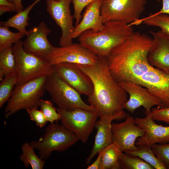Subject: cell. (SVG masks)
Here are the masks:
<instances>
[{
    "label": "cell",
    "instance_id": "1",
    "mask_svg": "<svg viewBox=\"0 0 169 169\" xmlns=\"http://www.w3.org/2000/svg\"><path fill=\"white\" fill-rule=\"evenodd\" d=\"M153 38L134 32L124 42L113 49L107 57L109 68L118 83L131 81L146 88L159 100L161 107H169V71L156 68L147 56Z\"/></svg>",
    "mask_w": 169,
    "mask_h": 169
},
{
    "label": "cell",
    "instance_id": "2",
    "mask_svg": "<svg viewBox=\"0 0 169 169\" xmlns=\"http://www.w3.org/2000/svg\"><path fill=\"white\" fill-rule=\"evenodd\" d=\"M77 64L92 82L93 92L88 100L99 117L117 120L126 118L128 115L123 110L128 100L127 95L113 78L107 57L98 56L97 61L93 64Z\"/></svg>",
    "mask_w": 169,
    "mask_h": 169
},
{
    "label": "cell",
    "instance_id": "3",
    "mask_svg": "<svg viewBox=\"0 0 169 169\" xmlns=\"http://www.w3.org/2000/svg\"><path fill=\"white\" fill-rule=\"evenodd\" d=\"M101 30L90 29L78 37L80 43L98 56L107 57L115 47L125 40L134 32L132 26L123 21H109Z\"/></svg>",
    "mask_w": 169,
    "mask_h": 169
},
{
    "label": "cell",
    "instance_id": "4",
    "mask_svg": "<svg viewBox=\"0 0 169 169\" xmlns=\"http://www.w3.org/2000/svg\"><path fill=\"white\" fill-rule=\"evenodd\" d=\"M47 77L42 76L15 86L4 111L6 118L20 110L38 108L44 94Z\"/></svg>",
    "mask_w": 169,
    "mask_h": 169
},
{
    "label": "cell",
    "instance_id": "5",
    "mask_svg": "<svg viewBox=\"0 0 169 169\" xmlns=\"http://www.w3.org/2000/svg\"><path fill=\"white\" fill-rule=\"evenodd\" d=\"M79 140L76 136L63 125L51 123L46 128L42 137L30 144L39 151V157L45 160L54 151H64Z\"/></svg>",
    "mask_w": 169,
    "mask_h": 169
},
{
    "label": "cell",
    "instance_id": "6",
    "mask_svg": "<svg viewBox=\"0 0 169 169\" xmlns=\"http://www.w3.org/2000/svg\"><path fill=\"white\" fill-rule=\"evenodd\" d=\"M44 88L52 102L59 109L70 111L81 108L95 111L83 100L81 94L61 78L55 70L47 76Z\"/></svg>",
    "mask_w": 169,
    "mask_h": 169
},
{
    "label": "cell",
    "instance_id": "7",
    "mask_svg": "<svg viewBox=\"0 0 169 169\" xmlns=\"http://www.w3.org/2000/svg\"><path fill=\"white\" fill-rule=\"evenodd\" d=\"M20 40L12 46L16 64L18 80L16 85L31 80L47 76L54 71V65L47 61L26 52Z\"/></svg>",
    "mask_w": 169,
    "mask_h": 169
},
{
    "label": "cell",
    "instance_id": "8",
    "mask_svg": "<svg viewBox=\"0 0 169 169\" xmlns=\"http://www.w3.org/2000/svg\"><path fill=\"white\" fill-rule=\"evenodd\" d=\"M146 3V0H103L100 8L102 22L134 23L140 19Z\"/></svg>",
    "mask_w": 169,
    "mask_h": 169
},
{
    "label": "cell",
    "instance_id": "9",
    "mask_svg": "<svg viewBox=\"0 0 169 169\" xmlns=\"http://www.w3.org/2000/svg\"><path fill=\"white\" fill-rule=\"evenodd\" d=\"M57 111L60 116L62 125L85 143L99 117L97 113L81 108L68 111L58 108Z\"/></svg>",
    "mask_w": 169,
    "mask_h": 169
},
{
    "label": "cell",
    "instance_id": "10",
    "mask_svg": "<svg viewBox=\"0 0 169 169\" xmlns=\"http://www.w3.org/2000/svg\"><path fill=\"white\" fill-rule=\"evenodd\" d=\"M46 2L47 12L61 30L59 46L72 44L75 27L73 23L74 17L71 14L70 9L72 0H46Z\"/></svg>",
    "mask_w": 169,
    "mask_h": 169
},
{
    "label": "cell",
    "instance_id": "11",
    "mask_svg": "<svg viewBox=\"0 0 169 169\" xmlns=\"http://www.w3.org/2000/svg\"><path fill=\"white\" fill-rule=\"evenodd\" d=\"M50 32L43 22L31 28L28 31L26 38L23 41V50L28 53L49 62L54 48L47 38Z\"/></svg>",
    "mask_w": 169,
    "mask_h": 169
},
{
    "label": "cell",
    "instance_id": "12",
    "mask_svg": "<svg viewBox=\"0 0 169 169\" xmlns=\"http://www.w3.org/2000/svg\"><path fill=\"white\" fill-rule=\"evenodd\" d=\"M112 142L115 143L122 152L136 150L138 146L135 145L137 138L143 136L144 130L137 125L135 119L128 115L124 122L119 123H111Z\"/></svg>",
    "mask_w": 169,
    "mask_h": 169
},
{
    "label": "cell",
    "instance_id": "13",
    "mask_svg": "<svg viewBox=\"0 0 169 169\" xmlns=\"http://www.w3.org/2000/svg\"><path fill=\"white\" fill-rule=\"evenodd\" d=\"M98 56L80 43H73L63 47H54L49 62L52 65L63 62L84 65H91Z\"/></svg>",
    "mask_w": 169,
    "mask_h": 169
},
{
    "label": "cell",
    "instance_id": "14",
    "mask_svg": "<svg viewBox=\"0 0 169 169\" xmlns=\"http://www.w3.org/2000/svg\"><path fill=\"white\" fill-rule=\"evenodd\" d=\"M54 66L60 77L79 94L88 97L92 95L94 91L92 81L76 64L63 62Z\"/></svg>",
    "mask_w": 169,
    "mask_h": 169
},
{
    "label": "cell",
    "instance_id": "15",
    "mask_svg": "<svg viewBox=\"0 0 169 169\" xmlns=\"http://www.w3.org/2000/svg\"><path fill=\"white\" fill-rule=\"evenodd\" d=\"M118 84L129 95V99L124 109L130 113H133L137 108L143 106L146 109V115L151 112V108L153 106H161V101L141 85L130 81H124Z\"/></svg>",
    "mask_w": 169,
    "mask_h": 169
},
{
    "label": "cell",
    "instance_id": "16",
    "mask_svg": "<svg viewBox=\"0 0 169 169\" xmlns=\"http://www.w3.org/2000/svg\"><path fill=\"white\" fill-rule=\"evenodd\" d=\"M151 113L146 115L145 117L135 118L136 124L145 132L143 136L137 138L135 142L137 146L147 144L151 146L156 143L164 144L169 142V126L156 123Z\"/></svg>",
    "mask_w": 169,
    "mask_h": 169
},
{
    "label": "cell",
    "instance_id": "17",
    "mask_svg": "<svg viewBox=\"0 0 169 169\" xmlns=\"http://www.w3.org/2000/svg\"><path fill=\"white\" fill-rule=\"evenodd\" d=\"M153 42L147 59L152 66L166 72L169 71V35L161 30L150 31Z\"/></svg>",
    "mask_w": 169,
    "mask_h": 169
},
{
    "label": "cell",
    "instance_id": "18",
    "mask_svg": "<svg viewBox=\"0 0 169 169\" xmlns=\"http://www.w3.org/2000/svg\"><path fill=\"white\" fill-rule=\"evenodd\" d=\"M103 0H96L86 7L79 23L74 27L73 39L78 37L84 32L90 29L98 32L104 27L101 15L100 8Z\"/></svg>",
    "mask_w": 169,
    "mask_h": 169
},
{
    "label": "cell",
    "instance_id": "19",
    "mask_svg": "<svg viewBox=\"0 0 169 169\" xmlns=\"http://www.w3.org/2000/svg\"><path fill=\"white\" fill-rule=\"evenodd\" d=\"M114 120L115 119L113 118H100L95 123L94 128L97 130V133L93 147L86 160V164H89L97 153L112 142L111 124Z\"/></svg>",
    "mask_w": 169,
    "mask_h": 169
},
{
    "label": "cell",
    "instance_id": "20",
    "mask_svg": "<svg viewBox=\"0 0 169 169\" xmlns=\"http://www.w3.org/2000/svg\"><path fill=\"white\" fill-rule=\"evenodd\" d=\"M41 0H35L25 9L17 13L7 21H1L0 25L14 28L26 35L28 31L26 30V27L29 24L28 22L30 18L28 16L29 13L33 8Z\"/></svg>",
    "mask_w": 169,
    "mask_h": 169
},
{
    "label": "cell",
    "instance_id": "21",
    "mask_svg": "<svg viewBox=\"0 0 169 169\" xmlns=\"http://www.w3.org/2000/svg\"><path fill=\"white\" fill-rule=\"evenodd\" d=\"M102 152L99 169L121 168L119 157L122 152L115 143L112 142Z\"/></svg>",
    "mask_w": 169,
    "mask_h": 169
},
{
    "label": "cell",
    "instance_id": "22",
    "mask_svg": "<svg viewBox=\"0 0 169 169\" xmlns=\"http://www.w3.org/2000/svg\"><path fill=\"white\" fill-rule=\"evenodd\" d=\"M34 149L30 143H24L21 146L22 153L19 156V159L26 167L31 166L32 169H42L45 161L36 155Z\"/></svg>",
    "mask_w": 169,
    "mask_h": 169
},
{
    "label": "cell",
    "instance_id": "23",
    "mask_svg": "<svg viewBox=\"0 0 169 169\" xmlns=\"http://www.w3.org/2000/svg\"><path fill=\"white\" fill-rule=\"evenodd\" d=\"M138 146L136 150L128 151L127 154L137 156L149 163L155 169H166L163 163L156 156L151 146L147 144Z\"/></svg>",
    "mask_w": 169,
    "mask_h": 169
},
{
    "label": "cell",
    "instance_id": "24",
    "mask_svg": "<svg viewBox=\"0 0 169 169\" xmlns=\"http://www.w3.org/2000/svg\"><path fill=\"white\" fill-rule=\"evenodd\" d=\"M12 47L0 50V81L6 75L16 72V62Z\"/></svg>",
    "mask_w": 169,
    "mask_h": 169
},
{
    "label": "cell",
    "instance_id": "25",
    "mask_svg": "<svg viewBox=\"0 0 169 169\" xmlns=\"http://www.w3.org/2000/svg\"><path fill=\"white\" fill-rule=\"evenodd\" d=\"M141 23L149 26L159 27L161 30L169 35V15L166 14L150 13L143 19H140L134 23L138 25Z\"/></svg>",
    "mask_w": 169,
    "mask_h": 169
},
{
    "label": "cell",
    "instance_id": "26",
    "mask_svg": "<svg viewBox=\"0 0 169 169\" xmlns=\"http://www.w3.org/2000/svg\"><path fill=\"white\" fill-rule=\"evenodd\" d=\"M18 78L17 73L8 74L4 77L0 84V108L10 98L14 86L17 84Z\"/></svg>",
    "mask_w": 169,
    "mask_h": 169
},
{
    "label": "cell",
    "instance_id": "27",
    "mask_svg": "<svg viewBox=\"0 0 169 169\" xmlns=\"http://www.w3.org/2000/svg\"><path fill=\"white\" fill-rule=\"evenodd\" d=\"M121 168L124 169H154L149 163L139 157L122 153L119 157Z\"/></svg>",
    "mask_w": 169,
    "mask_h": 169
},
{
    "label": "cell",
    "instance_id": "28",
    "mask_svg": "<svg viewBox=\"0 0 169 169\" xmlns=\"http://www.w3.org/2000/svg\"><path fill=\"white\" fill-rule=\"evenodd\" d=\"M24 34L20 32H13L9 27L0 25V50L12 47L13 44L18 43Z\"/></svg>",
    "mask_w": 169,
    "mask_h": 169
},
{
    "label": "cell",
    "instance_id": "29",
    "mask_svg": "<svg viewBox=\"0 0 169 169\" xmlns=\"http://www.w3.org/2000/svg\"><path fill=\"white\" fill-rule=\"evenodd\" d=\"M39 107H40V110L43 113L48 121L53 123L54 122H57L59 120H61L60 115L51 101L41 99L39 103Z\"/></svg>",
    "mask_w": 169,
    "mask_h": 169
},
{
    "label": "cell",
    "instance_id": "30",
    "mask_svg": "<svg viewBox=\"0 0 169 169\" xmlns=\"http://www.w3.org/2000/svg\"><path fill=\"white\" fill-rule=\"evenodd\" d=\"M156 156L164 164L166 169H169V142L164 144L156 143L151 146Z\"/></svg>",
    "mask_w": 169,
    "mask_h": 169
},
{
    "label": "cell",
    "instance_id": "31",
    "mask_svg": "<svg viewBox=\"0 0 169 169\" xmlns=\"http://www.w3.org/2000/svg\"><path fill=\"white\" fill-rule=\"evenodd\" d=\"M96 0H72L73 5L74 18L76 20L75 27L80 21L82 17V12L88 4Z\"/></svg>",
    "mask_w": 169,
    "mask_h": 169
},
{
    "label": "cell",
    "instance_id": "32",
    "mask_svg": "<svg viewBox=\"0 0 169 169\" xmlns=\"http://www.w3.org/2000/svg\"><path fill=\"white\" fill-rule=\"evenodd\" d=\"M151 113L153 120L162 121L169 124V107L158 106L152 108Z\"/></svg>",
    "mask_w": 169,
    "mask_h": 169
},
{
    "label": "cell",
    "instance_id": "33",
    "mask_svg": "<svg viewBox=\"0 0 169 169\" xmlns=\"http://www.w3.org/2000/svg\"><path fill=\"white\" fill-rule=\"evenodd\" d=\"M26 111L30 120L35 122L36 125L40 128L44 127L48 122L43 113L38 109L27 110Z\"/></svg>",
    "mask_w": 169,
    "mask_h": 169
},
{
    "label": "cell",
    "instance_id": "34",
    "mask_svg": "<svg viewBox=\"0 0 169 169\" xmlns=\"http://www.w3.org/2000/svg\"><path fill=\"white\" fill-rule=\"evenodd\" d=\"M15 6L7 0H0V15L6 12L15 11Z\"/></svg>",
    "mask_w": 169,
    "mask_h": 169
},
{
    "label": "cell",
    "instance_id": "35",
    "mask_svg": "<svg viewBox=\"0 0 169 169\" xmlns=\"http://www.w3.org/2000/svg\"><path fill=\"white\" fill-rule=\"evenodd\" d=\"M102 150L98 153V156L96 160L91 165L88 166L87 169H99L103 153Z\"/></svg>",
    "mask_w": 169,
    "mask_h": 169
},
{
    "label": "cell",
    "instance_id": "36",
    "mask_svg": "<svg viewBox=\"0 0 169 169\" xmlns=\"http://www.w3.org/2000/svg\"><path fill=\"white\" fill-rule=\"evenodd\" d=\"M156 14H166L169 15V0H162V6L161 9Z\"/></svg>",
    "mask_w": 169,
    "mask_h": 169
},
{
    "label": "cell",
    "instance_id": "37",
    "mask_svg": "<svg viewBox=\"0 0 169 169\" xmlns=\"http://www.w3.org/2000/svg\"><path fill=\"white\" fill-rule=\"evenodd\" d=\"M10 3H13L15 6V12L16 13L23 10V6L22 3V0H7Z\"/></svg>",
    "mask_w": 169,
    "mask_h": 169
},
{
    "label": "cell",
    "instance_id": "38",
    "mask_svg": "<svg viewBox=\"0 0 169 169\" xmlns=\"http://www.w3.org/2000/svg\"><path fill=\"white\" fill-rule=\"evenodd\" d=\"M157 1L159 2L161 0H156Z\"/></svg>",
    "mask_w": 169,
    "mask_h": 169
},
{
    "label": "cell",
    "instance_id": "39",
    "mask_svg": "<svg viewBox=\"0 0 169 169\" xmlns=\"http://www.w3.org/2000/svg\"></svg>",
    "mask_w": 169,
    "mask_h": 169
}]
</instances>
